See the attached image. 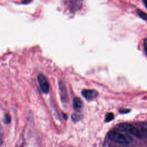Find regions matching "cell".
Segmentation results:
<instances>
[{"label":"cell","instance_id":"obj_1","mask_svg":"<svg viewBox=\"0 0 147 147\" xmlns=\"http://www.w3.org/2000/svg\"><path fill=\"white\" fill-rule=\"evenodd\" d=\"M107 136L112 141L121 144L127 145L130 144L132 141V138L129 134L118 130L109 131Z\"/></svg>","mask_w":147,"mask_h":147},{"label":"cell","instance_id":"obj_2","mask_svg":"<svg viewBox=\"0 0 147 147\" xmlns=\"http://www.w3.org/2000/svg\"><path fill=\"white\" fill-rule=\"evenodd\" d=\"M117 130L131 134L136 138H141L142 134L141 132L135 126L129 123H121L117 126Z\"/></svg>","mask_w":147,"mask_h":147},{"label":"cell","instance_id":"obj_3","mask_svg":"<svg viewBox=\"0 0 147 147\" xmlns=\"http://www.w3.org/2000/svg\"><path fill=\"white\" fill-rule=\"evenodd\" d=\"M37 80L42 91L46 94L48 93L49 91V86L45 76L42 74H38L37 76Z\"/></svg>","mask_w":147,"mask_h":147},{"label":"cell","instance_id":"obj_4","mask_svg":"<svg viewBox=\"0 0 147 147\" xmlns=\"http://www.w3.org/2000/svg\"><path fill=\"white\" fill-rule=\"evenodd\" d=\"M82 95L87 100H91L96 98L98 95V92L95 90H83L82 91Z\"/></svg>","mask_w":147,"mask_h":147},{"label":"cell","instance_id":"obj_5","mask_svg":"<svg viewBox=\"0 0 147 147\" xmlns=\"http://www.w3.org/2000/svg\"><path fill=\"white\" fill-rule=\"evenodd\" d=\"M59 91H60V94L61 96V99L63 102H65L67 100L68 96H67V92L65 85L62 82H59Z\"/></svg>","mask_w":147,"mask_h":147},{"label":"cell","instance_id":"obj_6","mask_svg":"<svg viewBox=\"0 0 147 147\" xmlns=\"http://www.w3.org/2000/svg\"><path fill=\"white\" fill-rule=\"evenodd\" d=\"M82 0H69V7L72 11H75L80 9Z\"/></svg>","mask_w":147,"mask_h":147},{"label":"cell","instance_id":"obj_7","mask_svg":"<svg viewBox=\"0 0 147 147\" xmlns=\"http://www.w3.org/2000/svg\"><path fill=\"white\" fill-rule=\"evenodd\" d=\"M83 103L82 100L78 97H76L73 100V107L75 111H80L82 109Z\"/></svg>","mask_w":147,"mask_h":147},{"label":"cell","instance_id":"obj_8","mask_svg":"<svg viewBox=\"0 0 147 147\" xmlns=\"http://www.w3.org/2000/svg\"><path fill=\"white\" fill-rule=\"evenodd\" d=\"M136 12H137V13L138 14V16L141 18H142L143 20H144L146 21H147V14L145 13H144V11L140 10V9H137L136 10Z\"/></svg>","mask_w":147,"mask_h":147},{"label":"cell","instance_id":"obj_9","mask_svg":"<svg viewBox=\"0 0 147 147\" xmlns=\"http://www.w3.org/2000/svg\"><path fill=\"white\" fill-rule=\"evenodd\" d=\"M114 118V115L113 114V113H109L108 114H106V118H105V121L106 122H110L111 121H112Z\"/></svg>","mask_w":147,"mask_h":147},{"label":"cell","instance_id":"obj_10","mask_svg":"<svg viewBox=\"0 0 147 147\" xmlns=\"http://www.w3.org/2000/svg\"><path fill=\"white\" fill-rule=\"evenodd\" d=\"M72 119L74 121H79L81 119V117L80 115L77 114H73L72 115Z\"/></svg>","mask_w":147,"mask_h":147},{"label":"cell","instance_id":"obj_11","mask_svg":"<svg viewBox=\"0 0 147 147\" xmlns=\"http://www.w3.org/2000/svg\"><path fill=\"white\" fill-rule=\"evenodd\" d=\"M3 121L5 123H9L11 121V118L8 114H5L3 118Z\"/></svg>","mask_w":147,"mask_h":147},{"label":"cell","instance_id":"obj_12","mask_svg":"<svg viewBox=\"0 0 147 147\" xmlns=\"http://www.w3.org/2000/svg\"><path fill=\"white\" fill-rule=\"evenodd\" d=\"M144 48L146 55L147 56V38H145L144 41Z\"/></svg>","mask_w":147,"mask_h":147},{"label":"cell","instance_id":"obj_13","mask_svg":"<svg viewBox=\"0 0 147 147\" xmlns=\"http://www.w3.org/2000/svg\"><path fill=\"white\" fill-rule=\"evenodd\" d=\"M119 111L122 114H125V113H127L130 111L129 109H120Z\"/></svg>","mask_w":147,"mask_h":147},{"label":"cell","instance_id":"obj_14","mask_svg":"<svg viewBox=\"0 0 147 147\" xmlns=\"http://www.w3.org/2000/svg\"><path fill=\"white\" fill-rule=\"evenodd\" d=\"M142 129H143L144 133H145L147 134V123H145V124L143 125Z\"/></svg>","mask_w":147,"mask_h":147},{"label":"cell","instance_id":"obj_15","mask_svg":"<svg viewBox=\"0 0 147 147\" xmlns=\"http://www.w3.org/2000/svg\"><path fill=\"white\" fill-rule=\"evenodd\" d=\"M31 1V0H24L23 1H22V3H29Z\"/></svg>","mask_w":147,"mask_h":147},{"label":"cell","instance_id":"obj_16","mask_svg":"<svg viewBox=\"0 0 147 147\" xmlns=\"http://www.w3.org/2000/svg\"><path fill=\"white\" fill-rule=\"evenodd\" d=\"M63 117L65 120H66L67 119V115L64 113H63Z\"/></svg>","mask_w":147,"mask_h":147},{"label":"cell","instance_id":"obj_17","mask_svg":"<svg viewBox=\"0 0 147 147\" xmlns=\"http://www.w3.org/2000/svg\"><path fill=\"white\" fill-rule=\"evenodd\" d=\"M142 1H143V2H144L145 6L147 8V0H142Z\"/></svg>","mask_w":147,"mask_h":147}]
</instances>
